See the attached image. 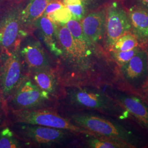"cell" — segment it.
<instances>
[{"label":"cell","instance_id":"obj_9","mask_svg":"<svg viewBox=\"0 0 148 148\" xmlns=\"http://www.w3.org/2000/svg\"><path fill=\"white\" fill-rule=\"evenodd\" d=\"M132 27L128 14L119 3L114 2L106 10L105 47L110 51L117 40L130 32Z\"/></svg>","mask_w":148,"mask_h":148},{"label":"cell","instance_id":"obj_12","mask_svg":"<svg viewBox=\"0 0 148 148\" xmlns=\"http://www.w3.org/2000/svg\"><path fill=\"white\" fill-rule=\"evenodd\" d=\"M106 10L95 11L86 15L80 23L85 35L90 41L98 45L104 40Z\"/></svg>","mask_w":148,"mask_h":148},{"label":"cell","instance_id":"obj_28","mask_svg":"<svg viewBox=\"0 0 148 148\" xmlns=\"http://www.w3.org/2000/svg\"><path fill=\"white\" fill-rule=\"evenodd\" d=\"M147 52V77L145 81V83L143 87V90H145L148 87V48L145 49Z\"/></svg>","mask_w":148,"mask_h":148},{"label":"cell","instance_id":"obj_10","mask_svg":"<svg viewBox=\"0 0 148 148\" xmlns=\"http://www.w3.org/2000/svg\"><path fill=\"white\" fill-rule=\"evenodd\" d=\"M21 43L20 54L26 75L37 69L54 67L52 58L41 43L32 37H25Z\"/></svg>","mask_w":148,"mask_h":148},{"label":"cell","instance_id":"obj_20","mask_svg":"<svg viewBox=\"0 0 148 148\" xmlns=\"http://www.w3.org/2000/svg\"><path fill=\"white\" fill-rule=\"evenodd\" d=\"M11 129L5 127L0 130V148H23L25 144Z\"/></svg>","mask_w":148,"mask_h":148},{"label":"cell","instance_id":"obj_31","mask_svg":"<svg viewBox=\"0 0 148 148\" xmlns=\"http://www.w3.org/2000/svg\"><path fill=\"white\" fill-rule=\"evenodd\" d=\"M0 10H1V1H0Z\"/></svg>","mask_w":148,"mask_h":148},{"label":"cell","instance_id":"obj_6","mask_svg":"<svg viewBox=\"0 0 148 148\" xmlns=\"http://www.w3.org/2000/svg\"><path fill=\"white\" fill-rule=\"evenodd\" d=\"M11 111L14 123L66 130L79 134L93 135L88 131L75 125L68 117L59 114L56 108Z\"/></svg>","mask_w":148,"mask_h":148},{"label":"cell","instance_id":"obj_15","mask_svg":"<svg viewBox=\"0 0 148 148\" xmlns=\"http://www.w3.org/2000/svg\"><path fill=\"white\" fill-rule=\"evenodd\" d=\"M38 34L48 50L55 58L61 53L57 36L56 24L50 21L46 16H42L34 23Z\"/></svg>","mask_w":148,"mask_h":148},{"label":"cell","instance_id":"obj_19","mask_svg":"<svg viewBox=\"0 0 148 148\" xmlns=\"http://www.w3.org/2000/svg\"><path fill=\"white\" fill-rule=\"evenodd\" d=\"M139 43L136 37L130 32H128L119 37L109 52L127 51L138 46Z\"/></svg>","mask_w":148,"mask_h":148},{"label":"cell","instance_id":"obj_11","mask_svg":"<svg viewBox=\"0 0 148 148\" xmlns=\"http://www.w3.org/2000/svg\"><path fill=\"white\" fill-rule=\"evenodd\" d=\"M122 77L133 88H142L147 77V56L142 48L127 63L120 67Z\"/></svg>","mask_w":148,"mask_h":148},{"label":"cell","instance_id":"obj_5","mask_svg":"<svg viewBox=\"0 0 148 148\" xmlns=\"http://www.w3.org/2000/svg\"><path fill=\"white\" fill-rule=\"evenodd\" d=\"M11 111L56 108L57 100L41 90L29 76L25 75L8 99Z\"/></svg>","mask_w":148,"mask_h":148},{"label":"cell","instance_id":"obj_1","mask_svg":"<svg viewBox=\"0 0 148 148\" xmlns=\"http://www.w3.org/2000/svg\"><path fill=\"white\" fill-rule=\"evenodd\" d=\"M54 69L63 87L112 85L116 80L115 62L93 43L60 48Z\"/></svg>","mask_w":148,"mask_h":148},{"label":"cell","instance_id":"obj_8","mask_svg":"<svg viewBox=\"0 0 148 148\" xmlns=\"http://www.w3.org/2000/svg\"><path fill=\"white\" fill-rule=\"evenodd\" d=\"M21 5H14L0 18V49L10 52L21 46V40L28 35L21 19Z\"/></svg>","mask_w":148,"mask_h":148},{"label":"cell","instance_id":"obj_30","mask_svg":"<svg viewBox=\"0 0 148 148\" xmlns=\"http://www.w3.org/2000/svg\"><path fill=\"white\" fill-rule=\"evenodd\" d=\"M1 95H0V109L1 108V106H2V102H1Z\"/></svg>","mask_w":148,"mask_h":148},{"label":"cell","instance_id":"obj_29","mask_svg":"<svg viewBox=\"0 0 148 148\" xmlns=\"http://www.w3.org/2000/svg\"><path fill=\"white\" fill-rule=\"evenodd\" d=\"M144 97L148 103V87L145 90H144Z\"/></svg>","mask_w":148,"mask_h":148},{"label":"cell","instance_id":"obj_26","mask_svg":"<svg viewBox=\"0 0 148 148\" xmlns=\"http://www.w3.org/2000/svg\"><path fill=\"white\" fill-rule=\"evenodd\" d=\"M64 5H73L76 4L82 3L80 0H63Z\"/></svg>","mask_w":148,"mask_h":148},{"label":"cell","instance_id":"obj_3","mask_svg":"<svg viewBox=\"0 0 148 148\" xmlns=\"http://www.w3.org/2000/svg\"><path fill=\"white\" fill-rule=\"evenodd\" d=\"M65 116L74 124L94 136L110 138L127 145L130 148L139 147V138L116 122L95 114L81 111H66Z\"/></svg>","mask_w":148,"mask_h":148},{"label":"cell","instance_id":"obj_4","mask_svg":"<svg viewBox=\"0 0 148 148\" xmlns=\"http://www.w3.org/2000/svg\"><path fill=\"white\" fill-rule=\"evenodd\" d=\"M16 137L27 145L37 147H54L72 142L79 135L66 130L32 124L16 123Z\"/></svg>","mask_w":148,"mask_h":148},{"label":"cell","instance_id":"obj_14","mask_svg":"<svg viewBox=\"0 0 148 148\" xmlns=\"http://www.w3.org/2000/svg\"><path fill=\"white\" fill-rule=\"evenodd\" d=\"M114 98L127 112L132 115L139 123L148 132V106L141 99L134 95L116 92Z\"/></svg>","mask_w":148,"mask_h":148},{"label":"cell","instance_id":"obj_23","mask_svg":"<svg viewBox=\"0 0 148 148\" xmlns=\"http://www.w3.org/2000/svg\"><path fill=\"white\" fill-rule=\"evenodd\" d=\"M65 6L71 12L73 19L76 21H81L86 16V7L82 3Z\"/></svg>","mask_w":148,"mask_h":148},{"label":"cell","instance_id":"obj_16","mask_svg":"<svg viewBox=\"0 0 148 148\" xmlns=\"http://www.w3.org/2000/svg\"><path fill=\"white\" fill-rule=\"evenodd\" d=\"M133 34L140 42H148V12L139 7L130 8L128 13Z\"/></svg>","mask_w":148,"mask_h":148},{"label":"cell","instance_id":"obj_27","mask_svg":"<svg viewBox=\"0 0 148 148\" xmlns=\"http://www.w3.org/2000/svg\"><path fill=\"white\" fill-rule=\"evenodd\" d=\"M80 1L82 3V4L87 8V7L93 3H95L96 0H80Z\"/></svg>","mask_w":148,"mask_h":148},{"label":"cell","instance_id":"obj_21","mask_svg":"<svg viewBox=\"0 0 148 148\" xmlns=\"http://www.w3.org/2000/svg\"><path fill=\"white\" fill-rule=\"evenodd\" d=\"M141 47L139 46L134 49L127 51H119L110 52V56L111 58L115 62L117 65L121 67L124 64L127 63L140 50Z\"/></svg>","mask_w":148,"mask_h":148},{"label":"cell","instance_id":"obj_18","mask_svg":"<svg viewBox=\"0 0 148 148\" xmlns=\"http://www.w3.org/2000/svg\"><path fill=\"white\" fill-rule=\"evenodd\" d=\"M88 147L92 148H130L124 143L116 140L98 136L85 134Z\"/></svg>","mask_w":148,"mask_h":148},{"label":"cell","instance_id":"obj_32","mask_svg":"<svg viewBox=\"0 0 148 148\" xmlns=\"http://www.w3.org/2000/svg\"><path fill=\"white\" fill-rule=\"evenodd\" d=\"M17 1H19V0H17Z\"/></svg>","mask_w":148,"mask_h":148},{"label":"cell","instance_id":"obj_13","mask_svg":"<svg viewBox=\"0 0 148 148\" xmlns=\"http://www.w3.org/2000/svg\"><path fill=\"white\" fill-rule=\"evenodd\" d=\"M27 75L41 90L47 92L57 101L62 95L64 87L53 68L37 69Z\"/></svg>","mask_w":148,"mask_h":148},{"label":"cell","instance_id":"obj_17","mask_svg":"<svg viewBox=\"0 0 148 148\" xmlns=\"http://www.w3.org/2000/svg\"><path fill=\"white\" fill-rule=\"evenodd\" d=\"M51 1L29 0L21 12V22L26 30L33 25L38 18L43 16L46 7Z\"/></svg>","mask_w":148,"mask_h":148},{"label":"cell","instance_id":"obj_25","mask_svg":"<svg viewBox=\"0 0 148 148\" xmlns=\"http://www.w3.org/2000/svg\"><path fill=\"white\" fill-rule=\"evenodd\" d=\"M138 7L148 11V0H134Z\"/></svg>","mask_w":148,"mask_h":148},{"label":"cell","instance_id":"obj_2","mask_svg":"<svg viewBox=\"0 0 148 148\" xmlns=\"http://www.w3.org/2000/svg\"><path fill=\"white\" fill-rule=\"evenodd\" d=\"M66 111L89 110L121 119H126L129 113L117 101L108 93L92 86L64 87L62 95L57 101Z\"/></svg>","mask_w":148,"mask_h":148},{"label":"cell","instance_id":"obj_7","mask_svg":"<svg viewBox=\"0 0 148 148\" xmlns=\"http://www.w3.org/2000/svg\"><path fill=\"white\" fill-rule=\"evenodd\" d=\"M26 75L20 54V46L0 56V95L7 102Z\"/></svg>","mask_w":148,"mask_h":148},{"label":"cell","instance_id":"obj_24","mask_svg":"<svg viewBox=\"0 0 148 148\" xmlns=\"http://www.w3.org/2000/svg\"><path fill=\"white\" fill-rule=\"evenodd\" d=\"M64 6L65 5H64V3H62L58 0H52L46 7L43 16H47L48 14L53 13V12L60 9Z\"/></svg>","mask_w":148,"mask_h":148},{"label":"cell","instance_id":"obj_22","mask_svg":"<svg viewBox=\"0 0 148 148\" xmlns=\"http://www.w3.org/2000/svg\"><path fill=\"white\" fill-rule=\"evenodd\" d=\"M48 18L55 24H66L73 19L72 14L69 9L65 5L46 16Z\"/></svg>","mask_w":148,"mask_h":148},{"label":"cell","instance_id":"obj_33","mask_svg":"<svg viewBox=\"0 0 148 148\" xmlns=\"http://www.w3.org/2000/svg\"><path fill=\"white\" fill-rule=\"evenodd\" d=\"M0 1H1V0H0Z\"/></svg>","mask_w":148,"mask_h":148}]
</instances>
